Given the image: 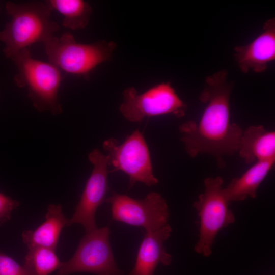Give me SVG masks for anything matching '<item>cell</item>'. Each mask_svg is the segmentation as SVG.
<instances>
[{"instance_id": "obj_1", "label": "cell", "mask_w": 275, "mask_h": 275, "mask_svg": "<svg viewBox=\"0 0 275 275\" xmlns=\"http://www.w3.org/2000/svg\"><path fill=\"white\" fill-rule=\"evenodd\" d=\"M222 70L208 76L199 100L205 108L198 123L189 121L179 127L180 140L191 157L205 153L213 156L223 168V157L238 151L243 130L230 122V96L233 84Z\"/></svg>"}, {"instance_id": "obj_2", "label": "cell", "mask_w": 275, "mask_h": 275, "mask_svg": "<svg viewBox=\"0 0 275 275\" xmlns=\"http://www.w3.org/2000/svg\"><path fill=\"white\" fill-rule=\"evenodd\" d=\"M6 9L11 19L0 32V41L5 45L3 52L8 58L34 43H43L60 30L59 25L50 19L52 10L45 2L8 1Z\"/></svg>"}, {"instance_id": "obj_3", "label": "cell", "mask_w": 275, "mask_h": 275, "mask_svg": "<svg viewBox=\"0 0 275 275\" xmlns=\"http://www.w3.org/2000/svg\"><path fill=\"white\" fill-rule=\"evenodd\" d=\"M11 59L17 68L14 82L19 88H26L34 107L53 115L61 113L58 93L63 79L61 71L49 62L33 58L28 48L22 49Z\"/></svg>"}, {"instance_id": "obj_4", "label": "cell", "mask_w": 275, "mask_h": 275, "mask_svg": "<svg viewBox=\"0 0 275 275\" xmlns=\"http://www.w3.org/2000/svg\"><path fill=\"white\" fill-rule=\"evenodd\" d=\"M43 43L50 63L61 71L87 80L91 71L99 64L109 60L116 48L113 41L78 43L69 32L59 38L52 36Z\"/></svg>"}, {"instance_id": "obj_5", "label": "cell", "mask_w": 275, "mask_h": 275, "mask_svg": "<svg viewBox=\"0 0 275 275\" xmlns=\"http://www.w3.org/2000/svg\"><path fill=\"white\" fill-rule=\"evenodd\" d=\"M221 177H208L204 180V191L193 204L199 218V239L195 251L204 257L212 253V248L219 232L235 221L229 209L230 201L222 185Z\"/></svg>"}, {"instance_id": "obj_6", "label": "cell", "mask_w": 275, "mask_h": 275, "mask_svg": "<svg viewBox=\"0 0 275 275\" xmlns=\"http://www.w3.org/2000/svg\"><path fill=\"white\" fill-rule=\"evenodd\" d=\"M107 226L86 233L72 258L62 262L57 275L88 272L96 275H123L115 262Z\"/></svg>"}, {"instance_id": "obj_7", "label": "cell", "mask_w": 275, "mask_h": 275, "mask_svg": "<svg viewBox=\"0 0 275 275\" xmlns=\"http://www.w3.org/2000/svg\"><path fill=\"white\" fill-rule=\"evenodd\" d=\"M103 147L108 152V165L114 168L112 171H121L129 176V188L136 182L148 186L158 183L153 173L148 146L138 129L122 144H119L116 139L109 138L103 142Z\"/></svg>"}, {"instance_id": "obj_8", "label": "cell", "mask_w": 275, "mask_h": 275, "mask_svg": "<svg viewBox=\"0 0 275 275\" xmlns=\"http://www.w3.org/2000/svg\"><path fill=\"white\" fill-rule=\"evenodd\" d=\"M122 94L123 101L119 109L130 122L166 114L181 117L185 114L186 105L170 82L156 85L141 94L134 87H129Z\"/></svg>"}, {"instance_id": "obj_9", "label": "cell", "mask_w": 275, "mask_h": 275, "mask_svg": "<svg viewBox=\"0 0 275 275\" xmlns=\"http://www.w3.org/2000/svg\"><path fill=\"white\" fill-rule=\"evenodd\" d=\"M106 202L111 205L113 220L142 227L146 232L156 230L168 223V205L159 193H150L143 199L114 193Z\"/></svg>"}, {"instance_id": "obj_10", "label": "cell", "mask_w": 275, "mask_h": 275, "mask_svg": "<svg viewBox=\"0 0 275 275\" xmlns=\"http://www.w3.org/2000/svg\"><path fill=\"white\" fill-rule=\"evenodd\" d=\"M92 163V172L88 179L80 200L76 205L72 217L67 219V226L74 223L81 224L86 233L97 229L95 222V212L104 201L107 186V156L97 149L89 154Z\"/></svg>"}, {"instance_id": "obj_11", "label": "cell", "mask_w": 275, "mask_h": 275, "mask_svg": "<svg viewBox=\"0 0 275 275\" xmlns=\"http://www.w3.org/2000/svg\"><path fill=\"white\" fill-rule=\"evenodd\" d=\"M263 31L251 43L236 46L234 56L241 71L261 73L275 59V19L271 18L263 25Z\"/></svg>"}, {"instance_id": "obj_12", "label": "cell", "mask_w": 275, "mask_h": 275, "mask_svg": "<svg viewBox=\"0 0 275 275\" xmlns=\"http://www.w3.org/2000/svg\"><path fill=\"white\" fill-rule=\"evenodd\" d=\"M172 231L167 223L156 230L146 232L138 250L134 266L128 275H154L159 263L165 266L171 264L172 257L166 252L164 243Z\"/></svg>"}, {"instance_id": "obj_13", "label": "cell", "mask_w": 275, "mask_h": 275, "mask_svg": "<svg viewBox=\"0 0 275 275\" xmlns=\"http://www.w3.org/2000/svg\"><path fill=\"white\" fill-rule=\"evenodd\" d=\"M248 164L258 161L275 160V132L262 125H253L243 131L238 151Z\"/></svg>"}, {"instance_id": "obj_14", "label": "cell", "mask_w": 275, "mask_h": 275, "mask_svg": "<svg viewBox=\"0 0 275 275\" xmlns=\"http://www.w3.org/2000/svg\"><path fill=\"white\" fill-rule=\"evenodd\" d=\"M67 224L61 205L50 204L44 222L34 230L22 232L23 242L29 250L42 247L56 251L61 232Z\"/></svg>"}, {"instance_id": "obj_15", "label": "cell", "mask_w": 275, "mask_h": 275, "mask_svg": "<svg viewBox=\"0 0 275 275\" xmlns=\"http://www.w3.org/2000/svg\"><path fill=\"white\" fill-rule=\"evenodd\" d=\"M275 160L258 161L241 176L233 179L224 191L229 201H240L255 198L258 188L273 168Z\"/></svg>"}, {"instance_id": "obj_16", "label": "cell", "mask_w": 275, "mask_h": 275, "mask_svg": "<svg viewBox=\"0 0 275 275\" xmlns=\"http://www.w3.org/2000/svg\"><path fill=\"white\" fill-rule=\"evenodd\" d=\"M44 2L51 9L64 16L62 25L73 30L85 28L88 24L92 9L82 0H48Z\"/></svg>"}, {"instance_id": "obj_17", "label": "cell", "mask_w": 275, "mask_h": 275, "mask_svg": "<svg viewBox=\"0 0 275 275\" xmlns=\"http://www.w3.org/2000/svg\"><path fill=\"white\" fill-rule=\"evenodd\" d=\"M61 263L55 250L38 247L29 250L23 266L30 275H49L58 269Z\"/></svg>"}, {"instance_id": "obj_18", "label": "cell", "mask_w": 275, "mask_h": 275, "mask_svg": "<svg viewBox=\"0 0 275 275\" xmlns=\"http://www.w3.org/2000/svg\"><path fill=\"white\" fill-rule=\"evenodd\" d=\"M0 275H30L25 268L11 257L0 253Z\"/></svg>"}, {"instance_id": "obj_19", "label": "cell", "mask_w": 275, "mask_h": 275, "mask_svg": "<svg viewBox=\"0 0 275 275\" xmlns=\"http://www.w3.org/2000/svg\"><path fill=\"white\" fill-rule=\"evenodd\" d=\"M19 205L18 201L0 193V225L10 219L11 212Z\"/></svg>"}]
</instances>
